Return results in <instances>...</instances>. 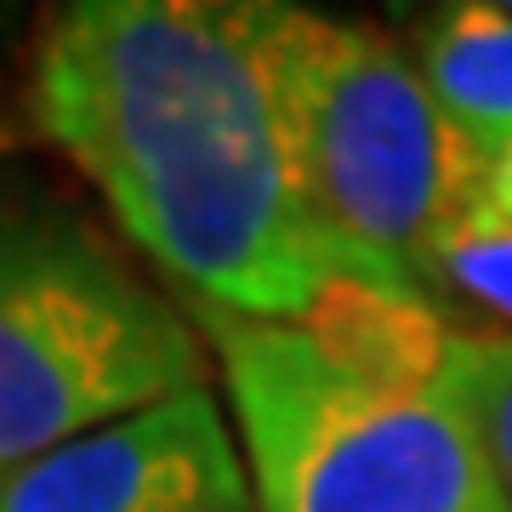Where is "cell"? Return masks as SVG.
I'll list each match as a JSON object with an SVG mask.
<instances>
[{"label": "cell", "mask_w": 512, "mask_h": 512, "mask_svg": "<svg viewBox=\"0 0 512 512\" xmlns=\"http://www.w3.org/2000/svg\"><path fill=\"white\" fill-rule=\"evenodd\" d=\"M0 512H256L211 387L97 427L0 473Z\"/></svg>", "instance_id": "5"}, {"label": "cell", "mask_w": 512, "mask_h": 512, "mask_svg": "<svg viewBox=\"0 0 512 512\" xmlns=\"http://www.w3.org/2000/svg\"><path fill=\"white\" fill-rule=\"evenodd\" d=\"M12 23H18V12H12V6H0V40L12 35Z\"/></svg>", "instance_id": "10"}, {"label": "cell", "mask_w": 512, "mask_h": 512, "mask_svg": "<svg viewBox=\"0 0 512 512\" xmlns=\"http://www.w3.org/2000/svg\"><path fill=\"white\" fill-rule=\"evenodd\" d=\"M262 6L302 188L342 274L365 296L427 308L433 251L473 205L478 160L399 35L285 0Z\"/></svg>", "instance_id": "3"}, {"label": "cell", "mask_w": 512, "mask_h": 512, "mask_svg": "<svg viewBox=\"0 0 512 512\" xmlns=\"http://www.w3.org/2000/svg\"><path fill=\"white\" fill-rule=\"evenodd\" d=\"M433 291L512 330V228H450L433 251Z\"/></svg>", "instance_id": "8"}, {"label": "cell", "mask_w": 512, "mask_h": 512, "mask_svg": "<svg viewBox=\"0 0 512 512\" xmlns=\"http://www.w3.org/2000/svg\"><path fill=\"white\" fill-rule=\"evenodd\" d=\"M507 6H512V0H507Z\"/></svg>", "instance_id": "11"}, {"label": "cell", "mask_w": 512, "mask_h": 512, "mask_svg": "<svg viewBox=\"0 0 512 512\" xmlns=\"http://www.w3.org/2000/svg\"><path fill=\"white\" fill-rule=\"evenodd\" d=\"M194 387L200 325L86 211L0 205V473Z\"/></svg>", "instance_id": "4"}, {"label": "cell", "mask_w": 512, "mask_h": 512, "mask_svg": "<svg viewBox=\"0 0 512 512\" xmlns=\"http://www.w3.org/2000/svg\"><path fill=\"white\" fill-rule=\"evenodd\" d=\"M29 114L188 302L330 325L365 296L302 188L262 0L57 6L29 63Z\"/></svg>", "instance_id": "1"}, {"label": "cell", "mask_w": 512, "mask_h": 512, "mask_svg": "<svg viewBox=\"0 0 512 512\" xmlns=\"http://www.w3.org/2000/svg\"><path fill=\"white\" fill-rule=\"evenodd\" d=\"M183 308L222 370L256 512H512L427 313L359 302L319 330Z\"/></svg>", "instance_id": "2"}, {"label": "cell", "mask_w": 512, "mask_h": 512, "mask_svg": "<svg viewBox=\"0 0 512 512\" xmlns=\"http://www.w3.org/2000/svg\"><path fill=\"white\" fill-rule=\"evenodd\" d=\"M444 353H450V370H456L461 393H467L478 427H484L495 478H501V490L512 501V330H495V336L450 330Z\"/></svg>", "instance_id": "7"}, {"label": "cell", "mask_w": 512, "mask_h": 512, "mask_svg": "<svg viewBox=\"0 0 512 512\" xmlns=\"http://www.w3.org/2000/svg\"><path fill=\"white\" fill-rule=\"evenodd\" d=\"M410 57L478 171L512 143V6L450 0L410 18Z\"/></svg>", "instance_id": "6"}, {"label": "cell", "mask_w": 512, "mask_h": 512, "mask_svg": "<svg viewBox=\"0 0 512 512\" xmlns=\"http://www.w3.org/2000/svg\"><path fill=\"white\" fill-rule=\"evenodd\" d=\"M456 228H512V143H507V154L478 177V194H473V205H467V217H461Z\"/></svg>", "instance_id": "9"}]
</instances>
